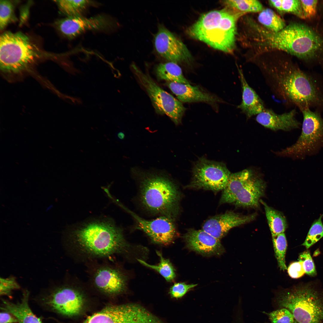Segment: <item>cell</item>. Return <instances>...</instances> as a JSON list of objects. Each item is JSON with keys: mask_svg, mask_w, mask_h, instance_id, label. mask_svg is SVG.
Wrapping results in <instances>:
<instances>
[{"mask_svg": "<svg viewBox=\"0 0 323 323\" xmlns=\"http://www.w3.org/2000/svg\"><path fill=\"white\" fill-rule=\"evenodd\" d=\"M67 242L74 260L85 263L126 254L130 247L122 229L108 219L92 220L71 230Z\"/></svg>", "mask_w": 323, "mask_h": 323, "instance_id": "obj_1", "label": "cell"}, {"mask_svg": "<svg viewBox=\"0 0 323 323\" xmlns=\"http://www.w3.org/2000/svg\"><path fill=\"white\" fill-rule=\"evenodd\" d=\"M242 16L226 7L202 15L188 30L192 37L225 52L234 51L236 23Z\"/></svg>", "mask_w": 323, "mask_h": 323, "instance_id": "obj_2", "label": "cell"}, {"mask_svg": "<svg viewBox=\"0 0 323 323\" xmlns=\"http://www.w3.org/2000/svg\"><path fill=\"white\" fill-rule=\"evenodd\" d=\"M141 175L140 199L149 211L174 220L178 211L179 191L173 181L164 175Z\"/></svg>", "mask_w": 323, "mask_h": 323, "instance_id": "obj_3", "label": "cell"}, {"mask_svg": "<svg viewBox=\"0 0 323 323\" xmlns=\"http://www.w3.org/2000/svg\"><path fill=\"white\" fill-rule=\"evenodd\" d=\"M275 301L288 310L297 323H323V290L310 285L293 287L279 292Z\"/></svg>", "mask_w": 323, "mask_h": 323, "instance_id": "obj_4", "label": "cell"}, {"mask_svg": "<svg viewBox=\"0 0 323 323\" xmlns=\"http://www.w3.org/2000/svg\"><path fill=\"white\" fill-rule=\"evenodd\" d=\"M39 53L29 37L18 32L6 31L0 37V68L7 76L21 74L39 57Z\"/></svg>", "mask_w": 323, "mask_h": 323, "instance_id": "obj_5", "label": "cell"}, {"mask_svg": "<svg viewBox=\"0 0 323 323\" xmlns=\"http://www.w3.org/2000/svg\"><path fill=\"white\" fill-rule=\"evenodd\" d=\"M265 182L251 170L231 173L223 190L220 203L238 207L258 208L266 190Z\"/></svg>", "mask_w": 323, "mask_h": 323, "instance_id": "obj_6", "label": "cell"}, {"mask_svg": "<svg viewBox=\"0 0 323 323\" xmlns=\"http://www.w3.org/2000/svg\"><path fill=\"white\" fill-rule=\"evenodd\" d=\"M300 110L303 118L301 134L294 144L276 153L278 155L302 159L323 148V118L320 111L309 108Z\"/></svg>", "mask_w": 323, "mask_h": 323, "instance_id": "obj_7", "label": "cell"}, {"mask_svg": "<svg viewBox=\"0 0 323 323\" xmlns=\"http://www.w3.org/2000/svg\"><path fill=\"white\" fill-rule=\"evenodd\" d=\"M85 264L88 278L87 285L108 295L119 294L126 290L127 276L114 261L95 260Z\"/></svg>", "mask_w": 323, "mask_h": 323, "instance_id": "obj_8", "label": "cell"}, {"mask_svg": "<svg viewBox=\"0 0 323 323\" xmlns=\"http://www.w3.org/2000/svg\"><path fill=\"white\" fill-rule=\"evenodd\" d=\"M86 284L74 277L51 290L42 299L43 305L51 310L67 316L81 310L85 300L83 291Z\"/></svg>", "mask_w": 323, "mask_h": 323, "instance_id": "obj_9", "label": "cell"}, {"mask_svg": "<svg viewBox=\"0 0 323 323\" xmlns=\"http://www.w3.org/2000/svg\"><path fill=\"white\" fill-rule=\"evenodd\" d=\"M134 75L148 95L158 113L165 115L176 125L181 122L186 109L181 102L163 90L150 75L142 71L135 65H132Z\"/></svg>", "mask_w": 323, "mask_h": 323, "instance_id": "obj_10", "label": "cell"}, {"mask_svg": "<svg viewBox=\"0 0 323 323\" xmlns=\"http://www.w3.org/2000/svg\"><path fill=\"white\" fill-rule=\"evenodd\" d=\"M83 323H158L156 316L138 304L109 306L87 318Z\"/></svg>", "mask_w": 323, "mask_h": 323, "instance_id": "obj_11", "label": "cell"}, {"mask_svg": "<svg viewBox=\"0 0 323 323\" xmlns=\"http://www.w3.org/2000/svg\"><path fill=\"white\" fill-rule=\"evenodd\" d=\"M231 174L223 163L201 158L193 168L192 180L187 187L214 192L223 190Z\"/></svg>", "mask_w": 323, "mask_h": 323, "instance_id": "obj_12", "label": "cell"}, {"mask_svg": "<svg viewBox=\"0 0 323 323\" xmlns=\"http://www.w3.org/2000/svg\"><path fill=\"white\" fill-rule=\"evenodd\" d=\"M292 34L290 54L306 61L323 57V37L305 25L292 23Z\"/></svg>", "mask_w": 323, "mask_h": 323, "instance_id": "obj_13", "label": "cell"}, {"mask_svg": "<svg viewBox=\"0 0 323 323\" xmlns=\"http://www.w3.org/2000/svg\"><path fill=\"white\" fill-rule=\"evenodd\" d=\"M55 24L60 33L71 39L88 31H109L117 26L115 21L105 15H99L89 18L82 16L67 17L57 20Z\"/></svg>", "mask_w": 323, "mask_h": 323, "instance_id": "obj_14", "label": "cell"}, {"mask_svg": "<svg viewBox=\"0 0 323 323\" xmlns=\"http://www.w3.org/2000/svg\"><path fill=\"white\" fill-rule=\"evenodd\" d=\"M117 203L135 219L137 228L144 232L154 242L168 245L174 239L176 231L173 220L162 216L154 220H147L140 217L119 202Z\"/></svg>", "mask_w": 323, "mask_h": 323, "instance_id": "obj_15", "label": "cell"}, {"mask_svg": "<svg viewBox=\"0 0 323 323\" xmlns=\"http://www.w3.org/2000/svg\"><path fill=\"white\" fill-rule=\"evenodd\" d=\"M156 51L169 62L178 63L189 61L187 47L174 34L162 25H159L154 38Z\"/></svg>", "mask_w": 323, "mask_h": 323, "instance_id": "obj_16", "label": "cell"}, {"mask_svg": "<svg viewBox=\"0 0 323 323\" xmlns=\"http://www.w3.org/2000/svg\"><path fill=\"white\" fill-rule=\"evenodd\" d=\"M256 216V213L243 215L228 211L207 220L202 229L220 240L232 228L249 223L255 220Z\"/></svg>", "mask_w": 323, "mask_h": 323, "instance_id": "obj_17", "label": "cell"}, {"mask_svg": "<svg viewBox=\"0 0 323 323\" xmlns=\"http://www.w3.org/2000/svg\"><path fill=\"white\" fill-rule=\"evenodd\" d=\"M184 237L189 249L201 254H219L223 251L220 240L203 229H190Z\"/></svg>", "mask_w": 323, "mask_h": 323, "instance_id": "obj_18", "label": "cell"}, {"mask_svg": "<svg viewBox=\"0 0 323 323\" xmlns=\"http://www.w3.org/2000/svg\"><path fill=\"white\" fill-rule=\"evenodd\" d=\"M296 112L293 109L288 112L278 114L271 109L265 108L256 115L255 120L264 127L273 131H290L298 128L300 125L296 118Z\"/></svg>", "mask_w": 323, "mask_h": 323, "instance_id": "obj_19", "label": "cell"}, {"mask_svg": "<svg viewBox=\"0 0 323 323\" xmlns=\"http://www.w3.org/2000/svg\"><path fill=\"white\" fill-rule=\"evenodd\" d=\"M167 85L179 100L185 103L205 102L213 103L220 100L217 97L190 84L168 82Z\"/></svg>", "mask_w": 323, "mask_h": 323, "instance_id": "obj_20", "label": "cell"}, {"mask_svg": "<svg viewBox=\"0 0 323 323\" xmlns=\"http://www.w3.org/2000/svg\"><path fill=\"white\" fill-rule=\"evenodd\" d=\"M238 69L242 89V99L237 108L249 119L262 112L266 108L262 100L248 83L242 70Z\"/></svg>", "mask_w": 323, "mask_h": 323, "instance_id": "obj_21", "label": "cell"}, {"mask_svg": "<svg viewBox=\"0 0 323 323\" xmlns=\"http://www.w3.org/2000/svg\"><path fill=\"white\" fill-rule=\"evenodd\" d=\"M29 292L27 290L23 292L20 301L13 303L2 299L1 309L13 315L18 323H43L31 310L29 304Z\"/></svg>", "mask_w": 323, "mask_h": 323, "instance_id": "obj_22", "label": "cell"}, {"mask_svg": "<svg viewBox=\"0 0 323 323\" xmlns=\"http://www.w3.org/2000/svg\"><path fill=\"white\" fill-rule=\"evenodd\" d=\"M156 73L158 78L168 82L183 84H190L184 77L180 67L177 63L169 62L159 64L156 68Z\"/></svg>", "mask_w": 323, "mask_h": 323, "instance_id": "obj_23", "label": "cell"}, {"mask_svg": "<svg viewBox=\"0 0 323 323\" xmlns=\"http://www.w3.org/2000/svg\"><path fill=\"white\" fill-rule=\"evenodd\" d=\"M260 202L264 207L266 216L272 237L284 233L287 227L286 219L282 213L268 205L262 200Z\"/></svg>", "mask_w": 323, "mask_h": 323, "instance_id": "obj_24", "label": "cell"}, {"mask_svg": "<svg viewBox=\"0 0 323 323\" xmlns=\"http://www.w3.org/2000/svg\"><path fill=\"white\" fill-rule=\"evenodd\" d=\"M55 1L60 11L67 17L81 16L89 7L95 4L93 1L88 0H61Z\"/></svg>", "mask_w": 323, "mask_h": 323, "instance_id": "obj_25", "label": "cell"}, {"mask_svg": "<svg viewBox=\"0 0 323 323\" xmlns=\"http://www.w3.org/2000/svg\"><path fill=\"white\" fill-rule=\"evenodd\" d=\"M258 22L272 32L280 31L286 26L284 21L275 12L269 8L263 9L259 13Z\"/></svg>", "mask_w": 323, "mask_h": 323, "instance_id": "obj_26", "label": "cell"}, {"mask_svg": "<svg viewBox=\"0 0 323 323\" xmlns=\"http://www.w3.org/2000/svg\"><path fill=\"white\" fill-rule=\"evenodd\" d=\"M223 3L226 7L242 15L249 13H259L263 9L261 3L256 0H226Z\"/></svg>", "mask_w": 323, "mask_h": 323, "instance_id": "obj_27", "label": "cell"}, {"mask_svg": "<svg viewBox=\"0 0 323 323\" xmlns=\"http://www.w3.org/2000/svg\"><path fill=\"white\" fill-rule=\"evenodd\" d=\"M156 253L160 258V262L157 265L148 263L143 260L137 259L138 261L143 266L154 270L159 273L167 282L173 281L176 277L174 268L169 259L164 258L159 251Z\"/></svg>", "mask_w": 323, "mask_h": 323, "instance_id": "obj_28", "label": "cell"}, {"mask_svg": "<svg viewBox=\"0 0 323 323\" xmlns=\"http://www.w3.org/2000/svg\"><path fill=\"white\" fill-rule=\"evenodd\" d=\"M275 258L281 270L287 269L285 262V255L287 248V242L284 233L272 237Z\"/></svg>", "mask_w": 323, "mask_h": 323, "instance_id": "obj_29", "label": "cell"}, {"mask_svg": "<svg viewBox=\"0 0 323 323\" xmlns=\"http://www.w3.org/2000/svg\"><path fill=\"white\" fill-rule=\"evenodd\" d=\"M14 2L11 1H0V29L3 30L8 24L16 21Z\"/></svg>", "mask_w": 323, "mask_h": 323, "instance_id": "obj_30", "label": "cell"}, {"mask_svg": "<svg viewBox=\"0 0 323 323\" xmlns=\"http://www.w3.org/2000/svg\"><path fill=\"white\" fill-rule=\"evenodd\" d=\"M323 214L312 224L306 238L302 245L309 248L323 237V224L322 218Z\"/></svg>", "mask_w": 323, "mask_h": 323, "instance_id": "obj_31", "label": "cell"}, {"mask_svg": "<svg viewBox=\"0 0 323 323\" xmlns=\"http://www.w3.org/2000/svg\"><path fill=\"white\" fill-rule=\"evenodd\" d=\"M266 313L272 323H297L292 313L285 308Z\"/></svg>", "mask_w": 323, "mask_h": 323, "instance_id": "obj_32", "label": "cell"}, {"mask_svg": "<svg viewBox=\"0 0 323 323\" xmlns=\"http://www.w3.org/2000/svg\"><path fill=\"white\" fill-rule=\"evenodd\" d=\"M280 12L292 13L302 19H305L300 0H281Z\"/></svg>", "mask_w": 323, "mask_h": 323, "instance_id": "obj_33", "label": "cell"}, {"mask_svg": "<svg viewBox=\"0 0 323 323\" xmlns=\"http://www.w3.org/2000/svg\"><path fill=\"white\" fill-rule=\"evenodd\" d=\"M0 294L1 295L10 296L12 292L19 289L20 287L13 277L0 278Z\"/></svg>", "mask_w": 323, "mask_h": 323, "instance_id": "obj_34", "label": "cell"}, {"mask_svg": "<svg viewBox=\"0 0 323 323\" xmlns=\"http://www.w3.org/2000/svg\"><path fill=\"white\" fill-rule=\"evenodd\" d=\"M298 260L302 262L305 273L312 276L316 275L315 266L309 251H306L301 253L299 255Z\"/></svg>", "mask_w": 323, "mask_h": 323, "instance_id": "obj_35", "label": "cell"}, {"mask_svg": "<svg viewBox=\"0 0 323 323\" xmlns=\"http://www.w3.org/2000/svg\"><path fill=\"white\" fill-rule=\"evenodd\" d=\"M197 285L196 284H187L184 282L175 283L170 287L169 293L172 298H181Z\"/></svg>", "mask_w": 323, "mask_h": 323, "instance_id": "obj_36", "label": "cell"}, {"mask_svg": "<svg viewBox=\"0 0 323 323\" xmlns=\"http://www.w3.org/2000/svg\"><path fill=\"white\" fill-rule=\"evenodd\" d=\"M300 1L305 18L310 19L315 16L318 1L301 0Z\"/></svg>", "mask_w": 323, "mask_h": 323, "instance_id": "obj_37", "label": "cell"}, {"mask_svg": "<svg viewBox=\"0 0 323 323\" xmlns=\"http://www.w3.org/2000/svg\"><path fill=\"white\" fill-rule=\"evenodd\" d=\"M287 271L289 276L294 278H300L305 273L302 262L299 260L291 263L288 268Z\"/></svg>", "mask_w": 323, "mask_h": 323, "instance_id": "obj_38", "label": "cell"}, {"mask_svg": "<svg viewBox=\"0 0 323 323\" xmlns=\"http://www.w3.org/2000/svg\"><path fill=\"white\" fill-rule=\"evenodd\" d=\"M16 318L11 314L5 311L0 313V323H18Z\"/></svg>", "mask_w": 323, "mask_h": 323, "instance_id": "obj_39", "label": "cell"}, {"mask_svg": "<svg viewBox=\"0 0 323 323\" xmlns=\"http://www.w3.org/2000/svg\"><path fill=\"white\" fill-rule=\"evenodd\" d=\"M118 137L120 139H122L124 138V134L122 132H120L118 134Z\"/></svg>", "mask_w": 323, "mask_h": 323, "instance_id": "obj_40", "label": "cell"}, {"mask_svg": "<svg viewBox=\"0 0 323 323\" xmlns=\"http://www.w3.org/2000/svg\"></svg>", "mask_w": 323, "mask_h": 323, "instance_id": "obj_41", "label": "cell"}]
</instances>
